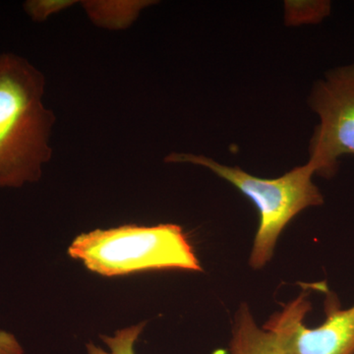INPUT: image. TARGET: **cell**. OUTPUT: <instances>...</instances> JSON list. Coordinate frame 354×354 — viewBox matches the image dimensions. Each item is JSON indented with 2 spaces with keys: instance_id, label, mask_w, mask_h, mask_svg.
<instances>
[{
  "instance_id": "cell-7",
  "label": "cell",
  "mask_w": 354,
  "mask_h": 354,
  "mask_svg": "<svg viewBox=\"0 0 354 354\" xmlns=\"http://www.w3.org/2000/svg\"><path fill=\"white\" fill-rule=\"evenodd\" d=\"M148 6L143 1H87L84 4L88 17L95 24L106 29H125Z\"/></svg>"
},
{
  "instance_id": "cell-10",
  "label": "cell",
  "mask_w": 354,
  "mask_h": 354,
  "mask_svg": "<svg viewBox=\"0 0 354 354\" xmlns=\"http://www.w3.org/2000/svg\"><path fill=\"white\" fill-rule=\"evenodd\" d=\"M0 354H24V348L15 335L0 330Z\"/></svg>"
},
{
  "instance_id": "cell-9",
  "label": "cell",
  "mask_w": 354,
  "mask_h": 354,
  "mask_svg": "<svg viewBox=\"0 0 354 354\" xmlns=\"http://www.w3.org/2000/svg\"><path fill=\"white\" fill-rule=\"evenodd\" d=\"M72 3L74 2L68 0H30L25 2L24 9L32 21L41 22L53 14L72 6Z\"/></svg>"
},
{
  "instance_id": "cell-6",
  "label": "cell",
  "mask_w": 354,
  "mask_h": 354,
  "mask_svg": "<svg viewBox=\"0 0 354 354\" xmlns=\"http://www.w3.org/2000/svg\"><path fill=\"white\" fill-rule=\"evenodd\" d=\"M228 354H293L285 339L264 326L259 327L247 304L235 314Z\"/></svg>"
},
{
  "instance_id": "cell-1",
  "label": "cell",
  "mask_w": 354,
  "mask_h": 354,
  "mask_svg": "<svg viewBox=\"0 0 354 354\" xmlns=\"http://www.w3.org/2000/svg\"><path fill=\"white\" fill-rule=\"evenodd\" d=\"M46 79L26 58L0 55V188L38 181L53 156L55 113L44 104Z\"/></svg>"
},
{
  "instance_id": "cell-2",
  "label": "cell",
  "mask_w": 354,
  "mask_h": 354,
  "mask_svg": "<svg viewBox=\"0 0 354 354\" xmlns=\"http://www.w3.org/2000/svg\"><path fill=\"white\" fill-rule=\"evenodd\" d=\"M68 254L82 261L91 272L106 277L152 270L203 271L187 235L172 223L93 230L78 235L70 244Z\"/></svg>"
},
{
  "instance_id": "cell-8",
  "label": "cell",
  "mask_w": 354,
  "mask_h": 354,
  "mask_svg": "<svg viewBox=\"0 0 354 354\" xmlns=\"http://www.w3.org/2000/svg\"><path fill=\"white\" fill-rule=\"evenodd\" d=\"M146 322L118 330L113 335H102L108 351L93 344H87L88 354H135V344L145 328Z\"/></svg>"
},
{
  "instance_id": "cell-5",
  "label": "cell",
  "mask_w": 354,
  "mask_h": 354,
  "mask_svg": "<svg viewBox=\"0 0 354 354\" xmlns=\"http://www.w3.org/2000/svg\"><path fill=\"white\" fill-rule=\"evenodd\" d=\"M310 309L308 293L302 292L264 327L278 333L293 354H354V304L342 309L334 297H328L325 321L316 328L304 325Z\"/></svg>"
},
{
  "instance_id": "cell-4",
  "label": "cell",
  "mask_w": 354,
  "mask_h": 354,
  "mask_svg": "<svg viewBox=\"0 0 354 354\" xmlns=\"http://www.w3.org/2000/svg\"><path fill=\"white\" fill-rule=\"evenodd\" d=\"M312 108L320 118L310 147L316 174L332 177L342 156L354 155V64L329 72L317 84Z\"/></svg>"
},
{
  "instance_id": "cell-3",
  "label": "cell",
  "mask_w": 354,
  "mask_h": 354,
  "mask_svg": "<svg viewBox=\"0 0 354 354\" xmlns=\"http://www.w3.org/2000/svg\"><path fill=\"white\" fill-rule=\"evenodd\" d=\"M165 160L207 167L254 203L260 221L249 261L253 269H262L270 262L279 235L295 216L309 207L320 206L324 203L323 195L312 181L316 171L309 162L277 178H261L204 156L171 153Z\"/></svg>"
}]
</instances>
